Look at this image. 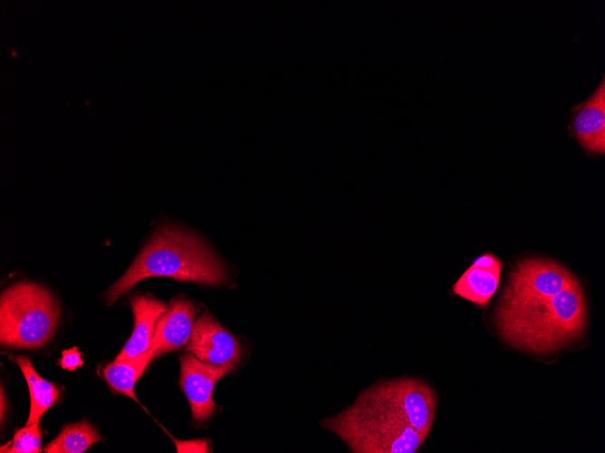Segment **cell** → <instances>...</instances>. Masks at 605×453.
Masks as SVG:
<instances>
[{
  "instance_id": "obj_11",
  "label": "cell",
  "mask_w": 605,
  "mask_h": 453,
  "mask_svg": "<svg viewBox=\"0 0 605 453\" xmlns=\"http://www.w3.org/2000/svg\"><path fill=\"white\" fill-rule=\"evenodd\" d=\"M502 267V261L491 253L479 256L453 285V294L486 307L498 288Z\"/></svg>"
},
{
  "instance_id": "obj_4",
  "label": "cell",
  "mask_w": 605,
  "mask_h": 453,
  "mask_svg": "<svg viewBox=\"0 0 605 453\" xmlns=\"http://www.w3.org/2000/svg\"><path fill=\"white\" fill-rule=\"evenodd\" d=\"M61 314L55 297L43 286L23 280L7 287L0 299L2 345L35 349L54 335Z\"/></svg>"
},
{
  "instance_id": "obj_1",
  "label": "cell",
  "mask_w": 605,
  "mask_h": 453,
  "mask_svg": "<svg viewBox=\"0 0 605 453\" xmlns=\"http://www.w3.org/2000/svg\"><path fill=\"white\" fill-rule=\"evenodd\" d=\"M495 324L509 345L536 354L559 351L578 340L587 325V307L577 278L552 297L514 306L496 307Z\"/></svg>"
},
{
  "instance_id": "obj_6",
  "label": "cell",
  "mask_w": 605,
  "mask_h": 453,
  "mask_svg": "<svg viewBox=\"0 0 605 453\" xmlns=\"http://www.w3.org/2000/svg\"><path fill=\"white\" fill-rule=\"evenodd\" d=\"M376 385L403 413L411 427L427 438L437 410L434 390L422 380L411 377L379 381Z\"/></svg>"
},
{
  "instance_id": "obj_8",
  "label": "cell",
  "mask_w": 605,
  "mask_h": 453,
  "mask_svg": "<svg viewBox=\"0 0 605 453\" xmlns=\"http://www.w3.org/2000/svg\"><path fill=\"white\" fill-rule=\"evenodd\" d=\"M186 350L200 361L231 370L237 365L243 354L239 341L207 313L196 320Z\"/></svg>"
},
{
  "instance_id": "obj_16",
  "label": "cell",
  "mask_w": 605,
  "mask_h": 453,
  "mask_svg": "<svg viewBox=\"0 0 605 453\" xmlns=\"http://www.w3.org/2000/svg\"><path fill=\"white\" fill-rule=\"evenodd\" d=\"M42 432L39 421L31 426L17 429L13 439L1 446L2 453H39L42 452Z\"/></svg>"
},
{
  "instance_id": "obj_2",
  "label": "cell",
  "mask_w": 605,
  "mask_h": 453,
  "mask_svg": "<svg viewBox=\"0 0 605 453\" xmlns=\"http://www.w3.org/2000/svg\"><path fill=\"white\" fill-rule=\"evenodd\" d=\"M152 277L210 286L227 281L223 262L200 237L165 225L155 231L128 270L104 293L107 306L139 281Z\"/></svg>"
},
{
  "instance_id": "obj_13",
  "label": "cell",
  "mask_w": 605,
  "mask_h": 453,
  "mask_svg": "<svg viewBox=\"0 0 605 453\" xmlns=\"http://www.w3.org/2000/svg\"><path fill=\"white\" fill-rule=\"evenodd\" d=\"M22 371L30 391L31 409L25 426L38 422L44 412L58 402L61 392L55 383L41 377L34 370L30 358L24 355L11 356Z\"/></svg>"
},
{
  "instance_id": "obj_15",
  "label": "cell",
  "mask_w": 605,
  "mask_h": 453,
  "mask_svg": "<svg viewBox=\"0 0 605 453\" xmlns=\"http://www.w3.org/2000/svg\"><path fill=\"white\" fill-rule=\"evenodd\" d=\"M95 427L87 420L65 424L59 435L44 448L46 453H82L102 441Z\"/></svg>"
},
{
  "instance_id": "obj_14",
  "label": "cell",
  "mask_w": 605,
  "mask_h": 453,
  "mask_svg": "<svg viewBox=\"0 0 605 453\" xmlns=\"http://www.w3.org/2000/svg\"><path fill=\"white\" fill-rule=\"evenodd\" d=\"M151 349L121 362H112L104 366L102 374L110 388L139 402L134 386L153 359Z\"/></svg>"
},
{
  "instance_id": "obj_18",
  "label": "cell",
  "mask_w": 605,
  "mask_h": 453,
  "mask_svg": "<svg viewBox=\"0 0 605 453\" xmlns=\"http://www.w3.org/2000/svg\"><path fill=\"white\" fill-rule=\"evenodd\" d=\"M81 357L82 354L78 348L72 347L62 351V358L58 361V363L63 369L75 371L77 367L83 364V361Z\"/></svg>"
},
{
  "instance_id": "obj_17",
  "label": "cell",
  "mask_w": 605,
  "mask_h": 453,
  "mask_svg": "<svg viewBox=\"0 0 605 453\" xmlns=\"http://www.w3.org/2000/svg\"><path fill=\"white\" fill-rule=\"evenodd\" d=\"M178 452H211L208 439H192L187 441L173 439Z\"/></svg>"
},
{
  "instance_id": "obj_12",
  "label": "cell",
  "mask_w": 605,
  "mask_h": 453,
  "mask_svg": "<svg viewBox=\"0 0 605 453\" xmlns=\"http://www.w3.org/2000/svg\"><path fill=\"white\" fill-rule=\"evenodd\" d=\"M130 303L134 316V329L114 362L127 360L151 347L156 325L168 307L166 302L149 294L136 295Z\"/></svg>"
},
{
  "instance_id": "obj_5",
  "label": "cell",
  "mask_w": 605,
  "mask_h": 453,
  "mask_svg": "<svg viewBox=\"0 0 605 453\" xmlns=\"http://www.w3.org/2000/svg\"><path fill=\"white\" fill-rule=\"evenodd\" d=\"M576 279L569 269L552 260L526 259L512 269L507 287L497 306H521L552 297Z\"/></svg>"
},
{
  "instance_id": "obj_7",
  "label": "cell",
  "mask_w": 605,
  "mask_h": 453,
  "mask_svg": "<svg viewBox=\"0 0 605 453\" xmlns=\"http://www.w3.org/2000/svg\"><path fill=\"white\" fill-rule=\"evenodd\" d=\"M179 361L180 388L189 401L192 417L197 422L206 421L216 410L212 396L216 383L233 370L200 361L190 352Z\"/></svg>"
},
{
  "instance_id": "obj_9",
  "label": "cell",
  "mask_w": 605,
  "mask_h": 453,
  "mask_svg": "<svg viewBox=\"0 0 605 453\" xmlns=\"http://www.w3.org/2000/svg\"><path fill=\"white\" fill-rule=\"evenodd\" d=\"M199 311L187 297H177L170 300L156 325L150 347L154 358L189 342Z\"/></svg>"
},
{
  "instance_id": "obj_10",
  "label": "cell",
  "mask_w": 605,
  "mask_h": 453,
  "mask_svg": "<svg viewBox=\"0 0 605 453\" xmlns=\"http://www.w3.org/2000/svg\"><path fill=\"white\" fill-rule=\"evenodd\" d=\"M570 127L580 145L598 155L605 152V80L595 91L571 109Z\"/></svg>"
},
{
  "instance_id": "obj_19",
  "label": "cell",
  "mask_w": 605,
  "mask_h": 453,
  "mask_svg": "<svg viewBox=\"0 0 605 453\" xmlns=\"http://www.w3.org/2000/svg\"><path fill=\"white\" fill-rule=\"evenodd\" d=\"M4 395H5V393H4V391H3V387H1V421H3L4 411H5V400L4 398Z\"/></svg>"
},
{
  "instance_id": "obj_3",
  "label": "cell",
  "mask_w": 605,
  "mask_h": 453,
  "mask_svg": "<svg viewBox=\"0 0 605 453\" xmlns=\"http://www.w3.org/2000/svg\"><path fill=\"white\" fill-rule=\"evenodd\" d=\"M353 453H415L426 437L415 430L403 413L376 383L362 391L354 403L321 421Z\"/></svg>"
}]
</instances>
